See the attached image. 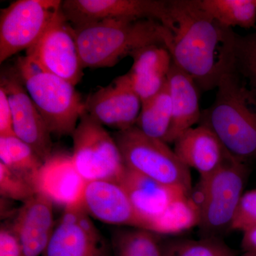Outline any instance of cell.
<instances>
[{"label": "cell", "mask_w": 256, "mask_h": 256, "mask_svg": "<svg viewBox=\"0 0 256 256\" xmlns=\"http://www.w3.org/2000/svg\"><path fill=\"white\" fill-rule=\"evenodd\" d=\"M42 256H114L92 218L80 206L64 208Z\"/></svg>", "instance_id": "obj_12"}, {"label": "cell", "mask_w": 256, "mask_h": 256, "mask_svg": "<svg viewBox=\"0 0 256 256\" xmlns=\"http://www.w3.org/2000/svg\"><path fill=\"white\" fill-rule=\"evenodd\" d=\"M128 170L192 194L190 168L168 143L149 137L136 126L112 134Z\"/></svg>", "instance_id": "obj_6"}, {"label": "cell", "mask_w": 256, "mask_h": 256, "mask_svg": "<svg viewBox=\"0 0 256 256\" xmlns=\"http://www.w3.org/2000/svg\"><path fill=\"white\" fill-rule=\"evenodd\" d=\"M174 152L184 164L198 172L201 180L220 169L233 156L206 126L188 130L175 141Z\"/></svg>", "instance_id": "obj_18"}, {"label": "cell", "mask_w": 256, "mask_h": 256, "mask_svg": "<svg viewBox=\"0 0 256 256\" xmlns=\"http://www.w3.org/2000/svg\"><path fill=\"white\" fill-rule=\"evenodd\" d=\"M141 108L142 101L126 74L100 88L85 100V112L104 127L117 132L134 127Z\"/></svg>", "instance_id": "obj_14"}, {"label": "cell", "mask_w": 256, "mask_h": 256, "mask_svg": "<svg viewBox=\"0 0 256 256\" xmlns=\"http://www.w3.org/2000/svg\"><path fill=\"white\" fill-rule=\"evenodd\" d=\"M216 88L215 100L202 111L200 124L210 128L237 160L246 164L256 161V108L232 66Z\"/></svg>", "instance_id": "obj_3"}, {"label": "cell", "mask_w": 256, "mask_h": 256, "mask_svg": "<svg viewBox=\"0 0 256 256\" xmlns=\"http://www.w3.org/2000/svg\"><path fill=\"white\" fill-rule=\"evenodd\" d=\"M242 246L245 252H256V226L244 232Z\"/></svg>", "instance_id": "obj_31"}, {"label": "cell", "mask_w": 256, "mask_h": 256, "mask_svg": "<svg viewBox=\"0 0 256 256\" xmlns=\"http://www.w3.org/2000/svg\"><path fill=\"white\" fill-rule=\"evenodd\" d=\"M54 205L50 198L36 193L20 207L14 224L24 256H43L56 227Z\"/></svg>", "instance_id": "obj_17"}, {"label": "cell", "mask_w": 256, "mask_h": 256, "mask_svg": "<svg viewBox=\"0 0 256 256\" xmlns=\"http://www.w3.org/2000/svg\"><path fill=\"white\" fill-rule=\"evenodd\" d=\"M86 184L76 168L72 154L60 153L44 162L34 186L36 193L66 208L82 205Z\"/></svg>", "instance_id": "obj_15"}, {"label": "cell", "mask_w": 256, "mask_h": 256, "mask_svg": "<svg viewBox=\"0 0 256 256\" xmlns=\"http://www.w3.org/2000/svg\"><path fill=\"white\" fill-rule=\"evenodd\" d=\"M200 3L224 28H255L256 0H200Z\"/></svg>", "instance_id": "obj_23"}, {"label": "cell", "mask_w": 256, "mask_h": 256, "mask_svg": "<svg viewBox=\"0 0 256 256\" xmlns=\"http://www.w3.org/2000/svg\"><path fill=\"white\" fill-rule=\"evenodd\" d=\"M172 120V105L168 84L142 102L136 127L149 137L165 142Z\"/></svg>", "instance_id": "obj_21"}, {"label": "cell", "mask_w": 256, "mask_h": 256, "mask_svg": "<svg viewBox=\"0 0 256 256\" xmlns=\"http://www.w3.org/2000/svg\"><path fill=\"white\" fill-rule=\"evenodd\" d=\"M72 26L84 68H109L143 47L165 46L170 32L152 20H102Z\"/></svg>", "instance_id": "obj_2"}, {"label": "cell", "mask_w": 256, "mask_h": 256, "mask_svg": "<svg viewBox=\"0 0 256 256\" xmlns=\"http://www.w3.org/2000/svg\"><path fill=\"white\" fill-rule=\"evenodd\" d=\"M62 12L72 26L108 20H152L165 28L170 22L169 1L164 0H66Z\"/></svg>", "instance_id": "obj_10"}, {"label": "cell", "mask_w": 256, "mask_h": 256, "mask_svg": "<svg viewBox=\"0 0 256 256\" xmlns=\"http://www.w3.org/2000/svg\"><path fill=\"white\" fill-rule=\"evenodd\" d=\"M242 256H256V252H245Z\"/></svg>", "instance_id": "obj_32"}, {"label": "cell", "mask_w": 256, "mask_h": 256, "mask_svg": "<svg viewBox=\"0 0 256 256\" xmlns=\"http://www.w3.org/2000/svg\"><path fill=\"white\" fill-rule=\"evenodd\" d=\"M60 0H18L0 13V64L36 44L62 10Z\"/></svg>", "instance_id": "obj_9"}, {"label": "cell", "mask_w": 256, "mask_h": 256, "mask_svg": "<svg viewBox=\"0 0 256 256\" xmlns=\"http://www.w3.org/2000/svg\"><path fill=\"white\" fill-rule=\"evenodd\" d=\"M256 226V188L244 192L236 210L230 230L242 233Z\"/></svg>", "instance_id": "obj_28"}, {"label": "cell", "mask_w": 256, "mask_h": 256, "mask_svg": "<svg viewBox=\"0 0 256 256\" xmlns=\"http://www.w3.org/2000/svg\"><path fill=\"white\" fill-rule=\"evenodd\" d=\"M0 163L34 186L43 161L34 150L14 134L0 136Z\"/></svg>", "instance_id": "obj_22"}, {"label": "cell", "mask_w": 256, "mask_h": 256, "mask_svg": "<svg viewBox=\"0 0 256 256\" xmlns=\"http://www.w3.org/2000/svg\"><path fill=\"white\" fill-rule=\"evenodd\" d=\"M168 88L172 105V120L165 142L174 143L182 134L200 124V88L193 78L174 62L168 76Z\"/></svg>", "instance_id": "obj_20"}, {"label": "cell", "mask_w": 256, "mask_h": 256, "mask_svg": "<svg viewBox=\"0 0 256 256\" xmlns=\"http://www.w3.org/2000/svg\"><path fill=\"white\" fill-rule=\"evenodd\" d=\"M36 192L32 184L0 163V194L4 198L24 202Z\"/></svg>", "instance_id": "obj_27"}, {"label": "cell", "mask_w": 256, "mask_h": 256, "mask_svg": "<svg viewBox=\"0 0 256 256\" xmlns=\"http://www.w3.org/2000/svg\"><path fill=\"white\" fill-rule=\"evenodd\" d=\"M12 114L8 96L0 87V136L13 134Z\"/></svg>", "instance_id": "obj_30"}, {"label": "cell", "mask_w": 256, "mask_h": 256, "mask_svg": "<svg viewBox=\"0 0 256 256\" xmlns=\"http://www.w3.org/2000/svg\"><path fill=\"white\" fill-rule=\"evenodd\" d=\"M26 54L31 56L46 72L74 86L84 76L73 26L62 10L36 44L26 50Z\"/></svg>", "instance_id": "obj_11"}, {"label": "cell", "mask_w": 256, "mask_h": 256, "mask_svg": "<svg viewBox=\"0 0 256 256\" xmlns=\"http://www.w3.org/2000/svg\"><path fill=\"white\" fill-rule=\"evenodd\" d=\"M247 178L246 164L232 156L215 172L201 180L200 190L192 197L200 210L198 226L206 237L230 230Z\"/></svg>", "instance_id": "obj_7"}, {"label": "cell", "mask_w": 256, "mask_h": 256, "mask_svg": "<svg viewBox=\"0 0 256 256\" xmlns=\"http://www.w3.org/2000/svg\"><path fill=\"white\" fill-rule=\"evenodd\" d=\"M132 67L126 74L134 92L142 102H146L164 88L172 65V57L164 46L143 47L131 56Z\"/></svg>", "instance_id": "obj_19"}, {"label": "cell", "mask_w": 256, "mask_h": 256, "mask_svg": "<svg viewBox=\"0 0 256 256\" xmlns=\"http://www.w3.org/2000/svg\"><path fill=\"white\" fill-rule=\"evenodd\" d=\"M0 256H24L22 246L12 225L1 226Z\"/></svg>", "instance_id": "obj_29"}, {"label": "cell", "mask_w": 256, "mask_h": 256, "mask_svg": "<svg viewBox=\"0 0 256 256\" xmlns=\"http://www.w3.org/2000/svg\"><path fill=\"white\" fill-rule=\"evenodd\" d=\"M114 256H163L158 234L146 229L118 230L111 242Z\"/></svg>", "instance_id": "obj_25"}, {"label": "cell", "mask_w": 256, "mask_h": 256, "mask_svg": "<svg viewBox=\"0 0 256 256\" xmlns=\"http://www.w3.org/2000/svg\"><path fill=\"white\" fill-rule=\"evenodd\" d=\"M82 206L90 218L102 223L142 228V222L127 192L120 183L110 181L87 182Z\"/></svg>", "instance_id": "obj_16"}, {"label": "cell", "mask_w": 256, "mask_h": 256, "mask_svg": "<svg viewBox=\"0 0 256 256\" xmlns=\"http://www.w3.org/2000/svg\"><path fill=\"white\" fill-rule=\"evenodd\" d=\"M127 192L142 228L162 235H174L200 224V210L192 194L132 170L120 182Z\"/></svg>", "instance_id": "obj_4"}, {"label": "cell", "mask_w": 256, "mask_h": 256, "mask_svg": "<svg viewBox=\"0 0 256 256\" xmlns=\"http://www.w3.org/2000/svg\"><path fill=\"white\" fill-rule=\"evenodd\" d=\"M74 165L87 182H120L127 168L114 136L84 112L72 136Z\"/></svg>", "instance_id": "obj_8"}, {"label": "cell", "mask_w": 256, "mask_h": 256, "mask_svg": "<svg viewBox=\"0 0 256 256\" xmlns=\"http://www.w3.org/2000/svg\"><path fill=\"white\" fill-rule=\"evenodd\" d=\"M14 69L50 134L72 136L85 112V100L75 86L46 72L30 55L18 57Z\"/></svg>", "instance_id": "obj_5"}, {"label": "cell", "mask_w": 256, "mask_h": 256, "mask_svg": "<svg viewBox=\"0 0 256 256\" xmlns=\"http://www.w3.org/2000/svg\"><path fill=\"white\" fill-rule=\"evenodd\" d=\"M0 87L9 100L15 136L31 146L44 162L53 154L52 134L15 69L2 72Z\"/></svg>", "instance_id": "obj_13"}, {"label": "cell", "mask_w": 256, "mask_h": 256, "mask_svg": "<svg viewBox=\"0 0 256 256\" xmlns=\"http://www.w3.org/2000/svg\"><path fill=\"white\" fill-rule=\"evenodd\" d=\"M162 254L163 256H236L233 249L216 237L170 240L162 244Z\"/></svg>", "instance_id": "obj_26"}, {"label": "cell", "mask_w": 256, "mask_h": 256, "mask_svg": "<svg viewBox=\"0 0 256 256\" xmlns=\"http://www.w3.org/2000/svg\"><path fill=\"white\" fill-rule=\"evenodd\" d=\"M169 14L170 33L165 47L173 62L202 90L216 88L232 66L233 30L217 22L200 0H170Z\"/></svg>", "instance_id": "obj_1"}, {"label": "cell", "mask_w": 256, "mask_h": 256, "mask_svg": "<svg viewBox=\"0 0 256 256\" xmlns=\"http://www.w3.org/2000/svg\"><path fill=\"white\" fill-rule=\"evenodd\" d=\"M230 52L232 68L256 108V32L242 36L234 32Z\"/></svg>", "instance_id": "obj_24"}]
</instances>
